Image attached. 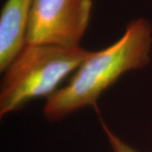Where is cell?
I'll list each match as a JSON object with an SVG mask.
<instances>
[{
    "instance_id": "1",
    "label": "cell",
    "mask_w": 152,
    "mask_h": 152,
    "mask_svg": "<svg viewBox=\"0 0 152 152\" xmlns=\"http://www.w3.org/2000/svg\"><path fill=\"white\" fill-rule=\"evenodd\" d=\"M151 35V26L146 20H132L122 37L102 51L91 52L68 85L48 98L44 116L56 122L94 105L120 76L145 67L150 62Z\"/></svg>"
},
{
    "instance_id": "5",
    "label": "cell",
    "mask_w": 152,
    "mask_h": 152,
    "mask_svg": "<svg viewBox=\"0 0 152 152\" xmlns=\"http://www.w3.org/2000/svg\"><path fill=\"white\" fill-rule=\"evenodd\" d=\"M102 124L104 132L106 133L107 140H108L109 145L111 146V149L113 152H139L134 148L129 146L128 144H126L120 138H118L117 135H115L112 131L107 128V126L104 123Z\"/></svg>"
},
{
    "instance_id": "2",
    "label": "cell",
    "mask_w": 152,
    "mask_h": 152,
    "mask_svg": "<svg viewBox=\"0 0 152 152\" xmlns=\"http://www.w3.org/2000/svg\"><path fill=\"white\" fill-rule=\"evenodd\" d=\"M90 53L80 47L26 44L4 71L0 90V117L20 109L32 99L50 97Z\"/></svg>"
},
{
    "instance_id": "4",
    "label": "cell",
    "mask_w": 152,
    "mask_h": 152,
    "mask_svg": "<svg viewBox=\"0 0 152 152\" xmlns=\"http://www.w3.org/2000/svg\"><path fill=\"white\" fill-rule=\"evenodd\" d=\"M33 0H6L0 15V71L4 72L26 44Z\"/></svg>"
},
{
    "instance_id": "3",
    "label": "cell",
    "mask_w": 152,
    "mask_h": 152,
    "mask_svg": "<svg viewBox=\"0 0 152 152\" xmlns=\"http://www.w3.org/2000/svg\"><path fill=\"white\" fill-rule=\"evenodd\" d=\"M92 5V0H33L26 43L80 47Z\"/></svg>"
}]
</instances>
